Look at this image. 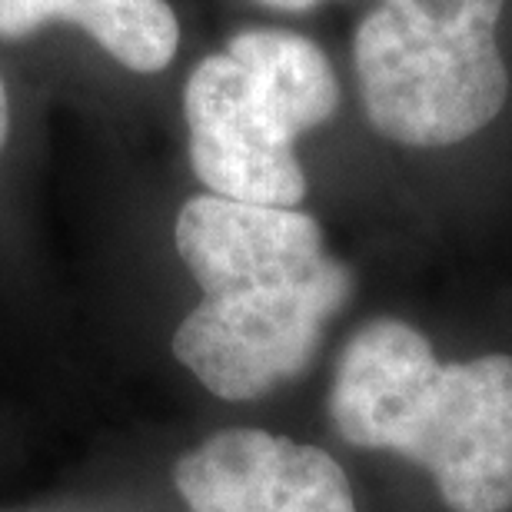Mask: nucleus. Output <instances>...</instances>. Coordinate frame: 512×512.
Here are the masks:
<instances>
[{
  "label": "nucleus",
  "mask_w": 512,
  "mask_h": 512,
  "mask_svg": "<svg viewBox=\"0 0 512 512\" xmlns=\"http://www.w3.org/2000/svg\"><path fill=\"white\" fill-rule=\"evenodd\" d=\"M330 419L350 446L423 466L453 512L512 509V356L439 363L416 326H360L336 363Z\"/></svg>",
  "instance_id": "nucleus-2"
},
{
  "label": "nucleus",
  "mask_w": 512,
  "mask_h": 512,
  "mask_svg": "<svg viewBox=\"0 0 512 512\" xmlns=\"http://www.w3.org/2000/svg\"><path fill=\"white\" fill-rule=\"evenodd\" d=\"M190 512H356L343 466L330 453L266 429H223L173 469Z\"/></svg>",
  "instance_id": "nucleus-5"
},
{
  "label": "nucleus",
  "mask_w": 512,
  "mask_h": 512,
  "mask_svg": "<svg viewBox=\"0 0 512 512\" xmlns=\"http://www.w3.org/2000/svg\"><path fill=\"white\" fill-rule=\"evenodd\" d=\"M506 0H383L356 27L366 120L403 147H453L506 107L496 27Z\"/></svg>",
  "instance_id": "nucleus-4"
},
{
  "label": "nucleus",
  "mask_w": 512,
  "mask_h": 512,
  "mask_svg": "<svg viewBox=\"0 0 512 512\" xmlns=\"http://www.w3.org/2000/svg\"><path fill=\"white\" fill-rule=\"evenodd\" d=\"M50 20L87 30L117 64L160 74L180 47V24L167 0H0V37L20 40Z\"/></svg>",
  "instance_id": "nucleus-6"
},
{
  "label": "nucleus",
  "mask_w": 512,
  "mask_h": 512,
  "mask_svg": "<svg viewBox=\"0 0 512 512\" xmlns=\"http://www.w3.org/2000/svg\"><path fill=\"white\" fill-rule=\"evenodd\" d=\"M266 7H276V10H306V7H316L320 0H260Z\"/></svg>",
  "instance_id": "nucleus-8"
},
{
  "label": "nucleus",
  "mask_w": 512,
  "mask_h": 512,
  "mask_svg": "<svg viewBox=\"0 0 512 512\" xmlns=\"http://www.w3.org/2000/svg\"><path fill=\"white\" fill-rule=\"evenodd\" d=\"M177 253L203 300L173 333V356L230 403L303 376L353 293L350 266L300 210L203 193L183 203Z\"/></svg>",
  "instance_id": "nucleus-1"
},
{
  "label": "nucleus",
  "mask_w": 512,
  "mask_h": 512,
  "mask_svg": "<svg viewBox=\"0 0 512 512\" xmlns=\"http://www.w3.org/2000/svg\"><path fill=\"white\" fill-rule=\"evenodd\" d=\"M7 127H10V107H7V87H4V80H0V150H4Z\"/></svg>",
  "instance_id": "nucleus-7"
},
{
  "label": "nucleus",
  "mask_w": 512,
  "mask_h": 512,
  "mask_svg": "<svg viewBox=\"0 0 512 512\" xmlns=\"http://www.w3.org/2000/svg\"><path fill=\"white\" fill-rule=\"evenodd\" d=\"M340 107L330 60L290 30H240L183 87L190 167L213 197L296 210L306 173L296 137Z\"/></svg>",
  "instance_id": "nucleus-3"
}]
</instances>
